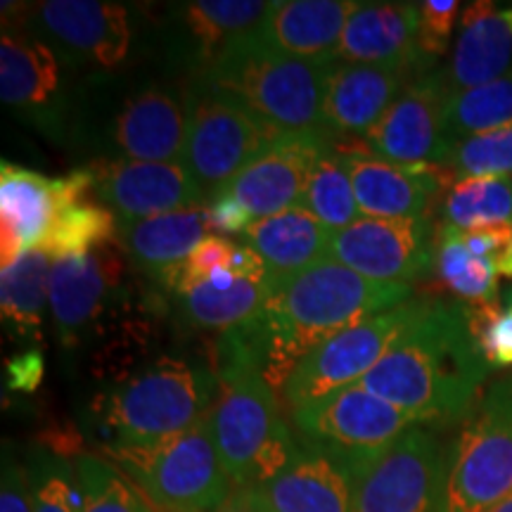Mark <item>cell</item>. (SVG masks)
Segmentation results:
<instances>
[{
	"instance_id": "ffe728a7",
	"label": "cell",
	"mask_w": 512,
	"mask_h": 512,
	"mask_svg": "<svg viewBox=\"0 0 512 512\" xmlns=\"http://www.w3.org/2000/svg\"><path fill=\"white\" fill-rule=\"evenodd\" d=\"M93 192L119 223L204 207V195L183 164L98 159L91 164Z\"/></svg>"
},
{
	"instance_id": "7c38bea8",
	"label": "cell",
	"mask_w": 512,
	"mask_h": 512,
	"mask_svg": "<svg viewBox=\"0 0 512 512\" xmlns=\"http://www.w3.org/2000/svg\"><path fill=\"white\" fill-rule=\"evenodd\" d=\"M266 12L261 0L171 3L159 19V48L166 64L192 83L254 41Z\"/></svg>"
},
{
	"instance_id": "7a4b0ae2",
	"label": "cell",
	"mask_w": 512,
	"mask_h": 512,
	"mask_svg": "<svg viewBox=\"0 0 512 512\" xmlns=\"http://www.w3.org/2000/svg\"><path fill=\"white\" fill-rule=\"evenodd\" d=\"M491 370L472 337L465 304L415 302L399 337L358 387L411 413L420 425H451L472 411Z\"/></svg>"
},
{
	"instance_id": "4316f807",
	"label": "cell",
	"mask_w": 512,
	"mask_h": 512,
	"mask_svg": "<svg viewBox=\"0 0 512 512\" xmlns=\"http://www.w3.org/2000/svg\"><path fill=\"white\" fill-rule=\"evenodd\" d=\"M256 491L273 512H351L354 472L302 444L292 463Z\"/></svg>"
},
{
	"instance_id": "836d02e7",
	"label": "cell",
	"mask_w": 512,
	"mask_h": 512,
	"mask_svg": "<svg viewBox=\"0 0 512 512\" xmlns=\"http://www.w3.org/2000/svg\"><path fill=\"white\" fill-rule=\"evenodd\" d=\"M302 207L309 209L332 233L349 228L351 223L363 219L356 202L354 185H351V176L337 145L328 147L323 157L318 159L309 185L304 190Z\"/></svg>"
},
{
	"instance_id": "603a6c76",
	"label": "cell",
	"mask_w": 512,
	"mask_h": 512,
	"mask_svg": "<svg viewBox=\"0 0 512 512\" xmlns=\"http://www.w3.org/2000/svg\"><path fill=\"white\" fill-rule=\"evenodd\" d=\"M356 0H275L256 41L271 53L313 64H335Z\"/></svg>"
},
{
	"instance_id": "ba28073f",
	"label": "cell",
	"mask_w": 512,
	"mask_h": 512,
	"mask_svg": "<svg viewBox=\"0 0 512 512\" xmlns=\"http://www.w3.org/2000/svg\"><path fill=\"white\" fill-rule=\"evenodd\" d=\"M3 3V19L55 50L69 72L102 79L128 60L136 38L131 8L102 0H43L36 5Z\"/></svg>"
},
{
	"instance_id": "d4e9b609",
	"label": "cell",
	"mask_w": 512,
	"mask_h": 512,
	"mask_svg": "<svg viewBox=\"0 0 512 512\" xmlns=\"http://www.w3.org/2000/svg\"><path fill=\"white\" fill-rule=\"evenodd\" d=\"M420 3H358L347 19L337 60L432 69L418 53Z\"/></svg>"
},
{
	"instance_id": "60d3db41",
	"label": "cell",
	"mask_w": 512,
	"mask_h": 512,
	"mask_svg": "<svg viewBox=\"0 0 512 512\" xmlns=\"http://www.w3.org/2000/svg\"><path fill=\"white\" fill-rule=\"evenodd\" d=\"M458 15V0H425V3H420L418 53L427 67H432V62L446 53L448 38H451Z\"/></svg>"
},
{
	"instance_id": "83f0119b",
	"label": "cell",
	"mask_w": 512,
	"mask_h": 512,
	"mask_svg": "<svg viewBox=\"0 0 512 512\" xmlns=\"http://www.w3.org/2000/svg\"><path fill=\"white\" fill-rule=\"evenodd\" d=\"M330 240L332 230L325 228L302 204L254 221L245 230V245L264 261L271 285L294 278L328 259Z\"/></svg>"
},
{
	"instance_id": "ee69618b",
	"label": "cell",
	"mask_w": 512,
	"mask_h": 512,
	"mask_svg": "<svg viewBox=\"0 0 512 512\" xmlns=\"http://www.w3.org/2000/svg\"><path fill=\"white\" fill-rule=\"evenodd\" d=\"M43 370H46V358H43L41 349L22 351L19 356L10 358L8 366H5V384L12 392L31 394L41 384Z\"/></svg>"
},
{
	"instance_id": "f35d334b",
	"label": "cell",
	"mask_w": 512,
	"mask_h": 512,
	"mask_svg": "<svg viewBox=\"0 0 512 512\" xmlns=\"http://www.w3.org/2000/svg\"><path fill=\"white\" fill-rule=\"evenodd\" d=\"M446 166L458 178H510L512 176V124L458 140Z\"/></svg>"
},
{
	"instance_id": "44dd1931",
	"label": "cell",
	"mask_w": 512,
	"mask_h": 512,
	"mask_svg": "<svg viewBox=\"0 0 512 512\" xmlns=\"http://www.w3.org/2000/svg\"><path fill=\"white\" fill-rule=\"evenodd\" d=\"M332 136L335 133L328 128L287 133L242 169L221 192H228L245 204L256 221L299 207L318 159L335 145Z\"/></svg>"
},
{
	"instance_id": "7402d4cb",
	"label": "cell",
	"mask_w": 512,
	"mask_h": 512,
	"mask_svg": "<svg viewBox=\"0 0 512 512\" xmlns=\"http://www.w3.org/2000/svg\"><path fill=\"white\" fill-rule=\"evenodd\" d=\"M358 209L366 219H420L439 190L456 178L441 164H394L370 150H342ZM453 185V183H451Z\"/></svg>"
},
{
	"instance_id": "3957f363",
	"label": "cell",
	"mask_w": 512,
	"mask_h": 512,
	"mask_svg": "<svg viewBox=\"0 0 512 512\" xmlns=\"http://www.w3.org/2000/svg\"><path fill=\"white\" fill-rule=\"evenodd\" d=\"M216 375L219 394L209 413L216 451L235 489H259L292 463L302 444L264 375L252 368H226Z\"/></svg>"
},
{
	"instance_id": "d6986e66",
	"label": "cell",
	"mask_w": 512,
	"mask_h": 512,
	"mask_svg": "<svg viewBox=\"0 0 512 512\" xmlns=\"http://www.w3.org/2000/svg\"><path fill=\"white\" fill-rule=\"evenodd\" d=\"M188 140V95L166 86L128 93L105 126V159L126 162H183Z\"/></svg>"
},
{
	"instance_id": "bcb514c9",
	"label": "cell",
	"mask_w": 512,
	"mask_h": 512,
	"mask_svg": "<svg viewBox=\"0 0 512 512\" xmlns=\"http://www.w3.org/2000/svg\"><path fill=\"white\" fill-rule=\"evenodd\" d=\"M496 271L501 278H512V242L508 245V249H505V252L496 259Z\"/></svg>"
},
{
	"instance_id": "d590c367",
	"label": "cell",
	"mask_w": 512,
	"mask_h": 512,
	"mask_svg": "<svg viewBox=\"0 0 512 512\" xmlns=\"http://www.w3.org/2000/svg\"><path fill=\"white\" fill-rule=\"evenodd\" d=\"M83 512H159L117 465L100 453H76Z\"/></svg>"
},
{
	"instance_id": "30bf717a",
	"label": "cell",
	"mask_w": 512,
	"mask_h": 512,
	"mask_svg": "<svg viewBox=\"0 0 512 512\" xmlns=\"http://www.w3.org/2000/svg\"><path fill=\"white\" fill-rule=\"evenodd\" d=\"M283 136L287 133L261 124L233 100L190 86L188 140L181 164L211 202Z\"/></svg>"
},
{
	"instance_id": "ab89813d",
	"label": "cell",
	"mask_w": 512,
	"mask_h": 512,
	"mask_svg": "<svg viewBox=\"0 0 512 512\" xmlns=\"http://www.w3.org/2000/svg\"><path fill=\"white\" fill-rule=\"evenodd\" d=\"M467 323L491 368L512 366V311H503L498 302L465 304Z\"/></svg>"
},
{
	"instance_id": "cb8c5ba5",
	"label": "cell",
	"mask_w": 512,
	"mask_h": 512,
	"mask_svg": "<svg viewBox=\"0 0 512 512\" xmlns=\"http://www.w3.org/2000/svg\"><path fill=\"white\" fill-rule=\"evenodd\" d=\"M420 72L427 69L335 62L325 86L323 126L332 133L363 136Z\"/></svg>"
},
{
	"instance_id": "6da1fadb",
	"label": "cell",
	"mask_w": 512,
	"mask_h": 512,
	"mask_svg": "<svg viewBox=\"0 0 512 512\" xmlns=\"http://www.w3.org/2000/svg\"><path fill=\"white\" fill-rule=\"evenodd\" d=\"M411 285L377 283L323 259L294 278L271 285L264 309L216 342V373L252 368L283 392L294 368L337 332L411 299Z\"/></svg>"
},
{
	"instance_id": "9a60e30c",
	"label": "cell",
	"mask_w": 512,
	"mask_h": 512,
	"mask_svg": "<svg viewBox=\"0 0 512 512\" xmlns=\"http://www.w3.org/2000/svg\"><path fill=\"white\" fill-rule=\"evenodd\" d=\"M413 306L415 302H406L392 311L370 316L313 349L283 387L290 413L361 382L399 337Z\"/></svg>"
},
{
	"instance_id": "8992f818",
	"label": "cell",
	"mask_w": 512,
	"mask_h": 512,
	"mask_svg": "<svg viewBox=\"0 0 512 512\" xmlns=\"http://www.w3.org/2000/svg\"><path fill=\"white\" fill-rule=\"evenodd\" d=\"M100 456L119 467L159 512H219L235 486L216 451L209 418L150 444H107Z\"/></svg>"
},
{
	"instance_id": "7bdbcfd3",
	"label": "cell",
	"mask_w": 512,
	"mask_h": 512,
	"mask_svg": "<svg viewBox=\"0 0 512 512\" xmlns=\"http://www.w3.org/2000/svg\"><path fill=\"white\" fill-rule=\"evenodd\" d=\"M209 209V228L211 235H238L245 233V230L252 226V211H249L240 200H235L228 192H221L214 200L207 204Z\"/></svg>"
},
{
	"instance_id": "7dc6e473",
	"label": "cell",
	"mask_w": 512,
	"mask_h": 512,
	"mask_svg": "<svg viewBox=\"0 0 512 512\" xmlns=\"http://www.w3.org/2000/svg\"><path fill=\"white\" fill-rule=\"evenodd\" d=\"M494 512H512V491H510V496L505 498V501L498 505V508L494 510Z\"/></svg>"
},
{
	"instance_id": "8d00e7d4",
	"label": "cell",
	"mask_w": 512,
	"mask_h": 512,
	"mask_svg": "<svg viewBox=\"0 0 512 512\" xmlns=\"http://www.w3.org/2000/svg\"><path fill=\"white\" fill-rule=\"evenodd\" d=\"M119 223L117 216L102 204L81 202L62 209L50 226L46 240L41 242L43 252L62 259V256L91 254L107 242L117 240Z\"/></svg>"
},
{
	"instance_id": "52a82bcc",
	"label": "cell",
	"mask_w": 512,
	"mask_h": 512,
	"mask_svg": "<svg viewBox=\"0 0 512 512\" xmlns=\"http://www.w3.org/2000/svg\"><path fill=\"white\" fill-rule=\"evenodd\" d=\"M512 491V377L484 389L446 448L441 512H494Z\"/></svg>"
},
{
	"instance_id": "5bb4252c",
	"label": "cell",
	"mask_w": 512,
	"mask_h": 512,
	"mask_svg": "<svg viewBox=\"0 0 512 512\" xmlns=\"http://www.w3.org/2000/svg\"><path fill=\"white\" fill-rule=\"evenodd\" d=\"M0 98L55 145H69L74 100L67 67L53 48L12 27L0 38Z\"/></svg>"
},
{
	"instance_id": "c3c4849f",
	"label": "cell",
	"mask_w": 512,
	"mask_h": 512,
	"mask_svg": "<svg viewBox=\"0 0 512 512\" xmlns=\"http://www.w3.org/2000/svg\"><path fill=\"white\" fill-rule=\"evenodd\" d=\"M505 302H508V309L512 311V287H510L508 292H505Z\"/></svg>"
},
{
	"instance_id": "277c9868",
	"label": "cell",
	"mask_w": 512,
	"mask_h": 512,
	"mask_svg": "<svg viewBox=\"0 0 512 512\" xmlns=\"http://www.w3.org/2000/svg\"><path fill=\"white\" fill-rule=\"evenodd\" d=\"M332 67L271 53L254 38L190 86L233 100L275 131L306 133L325 128L323 98Z\"/></svg>"
},
{
	"instance_id": "8fae6325",
	"label": "cell",
	"mask_w": 512,
	"mask_h": 512,
	"mask_svg": "<svg viewBox=\"0 0 512 512\" xmlns=\"http://www.w3.org/2000/svg\"><path fill=\"white\" fill-rule=\"evenodd\" d=\"M292 420L302 444L328 453L351 472L373 463L401 434L420 425L411 413L358 384L299 408Z\"/></svg>"
},
{
	"instance_id": "d6a6232c",
	"label": "cell",
	"mask_w": 512,
	"mask_h": 512,
	"mask_svg": "<svg viewBox=\"0 0 512 512\" xmlns=\"http://www.w3.org/2000/svg\"><path fill=\"white\" fill-rule=\"evenodd\" d=\"M441 211L444 223L460 230L512 223V178H458Z\"/></svg>"
},
{
	"instance_id": "484cf974",
	"label": "cell",
	"mask_w": 512,
	"mask_h": 512,
	"mask_svg": "<svg viewBox=\"0 0 512 512\" xmlns=\"http://www.w3.org/2000/svg\"><path fill=\"white\" fill-rule=\"evenodd\" d=\"M512 69V8L470 3L460 15V36L444 74L448 95L486 86Z\"/></svg>"
},
{
	"instance_id": "f546056e",
	"label": "cell",
	"mask_w": 512,
	"mask_h": 512,
	"mask_svg": "<svg viewBox=\"0 0 512 512\" xmlns=\"http://www.w3.org/2000/svg\"><path fill=\"white\" fill-rule=\"evenodd\" d=\"M268 294H271L268 278H242L226 290L216 287L207 278L171 292V297H174L178 318L188 328L223 335L259 316Z\"/></svg>"
},
{
	"instance_id": "1f68e13d",
	"label": "cell",
	"mask_w": 512,
	"mask_h": 512,
	"mask_svg": "<svg viewBox=\"0 0 512 512\" xmlns=\"http://www.w3.org/2000/svg\"><path fill=\"white\" fill-rule=\"evenodd\" d=\"M432 278L463 299L465 304H489L498 297V275L494 259L472 254L460 240V230L441 223L434 233Z\"/></svg>"
},
{
	"instance_id": "4dcf8cb0",
	"label": "cell",
	"mask_w": 512,
	"mask_h": 512,
	"mask_svg": "<svg viewBox=\"0 0 512 512\" xmlns=\"http://www.w3.org/2000/svg\"><path fill=\"white\" fill-rule=\"evenodd\" d=\"M53 256L43 249L19 254L0 271V311L12 339L38 342L43 337L46 304H50Z\"/></svg>"
},
{
	"instance_id": "e0dca14e",
	"label": "cell",
	"mask_w": 512,
	"mask_h": 512,
	"mask_svg": "<svg viewBox=\"0 0 512 512\" xmlns=\"http://www.w3.org/2000/svg\"><path fill=\"white\" fill-rule=\"evenodd\" d=\"M328 259L377 283H406L432 271L434 233L420 219H358L332 233Z\"/></svg>"
},
{
	"instance_id": "74e56055",
	"label": "cell",
	"mask_w": 512,
	"mask_h": 512,
	"mask_svg": "<svg viewBox=\"0 0 512 512\" xmlns=\"http://www.w3.org/2000/svg\"><path fill=\"white\" fill-rule=\"evenodd\" d=\"M24 465L34 512H83V494L74 460L53 446H31Z\"/></svg>"
},
{
	"instance_id": "ac0fdd59",
	"label": "cell",
	"mask_w": 512,
	"mask_h": 512,
	"mask_svg": "<svg viewBox=\"0 0 512 512\" xmlns=\"http://www.w3.org/2000/svg\"><path fill=\"white\" fill-rule=\"evenodd\" d=\"M93 190V171L76 169L62 178H48L36 171L3 162L0 166V252L3 266L19 254L41 247L50 226L62 209L81 204Z\"/></svg>"
},
{
	"instance_id": "5b68a950",
	"label": "cell",
	"mask_w": 512,
	"mask_h": 512,
	"mask_svg": "<svg viewBox=\"0 0 512 512\" xmlns=\"http://www.w3.org/2000/svg\"><path fill=\"white\" fill-rule=\"evenodd\" d=\"M216 394L219 375L214 370L176 356H162L124 375L95 406L117 437L114 441L150 444L209 418Z\"/></svg>"
},
{
	"instance_id": "9c48e42d",
	"label": "cell",
	"mask_w": 512,
	"mask_h": 512,
	"mask_svg": "<svg viewBox=\"0 0 512 512\" xmlns=\"http://www.w3.org/2000/svg\"><path fill=\"white\" fill-rule=\"evenodd\" d=\"M128 275L117 240L91 254L53 259L50 268V318L64 349L110 342L128 323Z\"/></svg>"
},
{
	"instance_id": "f6af8a7d",
	"label": "cell",
	"mask_w": 512,
	"mask_h": 512,
	"mask_svg": "<svg viewBox=\"0 0 512 512\" xmlns=\"http://www.w3.org/2000/svg\"><path fill=\"white\" fill-rule=\"evenodd\" d=\"M219 512H273L256 489H235Z\"/></svg>"
},
{
	"instance_id": "e575fe53",
	"label": "cell",
	"mask_w": 512,
	"mask_h": 512,
	"mask_svg": "<svg viewBox=\"0 0 512 512\" xmlns=\"http://www.w3.org/2000/svg\"><path fill=\"white\" fill-rule=\"evenodd\" d=\"M508 124H512V69L486 86L470 88L448 98L446 138L451 147L458 140Z\"/></svg>"
},
{
	"instance_id": "4fadbf2b",
	"label": "cell",
	"mask_w": 512,
	"mask_h": 512,
	"mask_svg": "<svg viewBox=\"0 0 512 512\" xmlns=\"http://www.w3.org/2000/svg\"><path fill=\"white\" fill-rule=\"evenodd\" d=\"M446 448L430 427L413 425L354 472L351 512H441Z\"/></svg>"
},
{
	"instance_id": "2e32d148",
	"label": "cell",
	"mask_w": 512,
	"mask_h": 512,
	"mask_svg": "<svg viewBox=\"0 0 512 512\" xmlns=\"http://www.w3.org/2000/svg\"><path fill=\"white\" fill-rule=\"evenodd\" d=\"M448 95L441 69H427L399 93L366 138L373 155L394 164H441L451 155L446 138Z\"/></svg>"
},
{
	"instance_id": "f1b7e54d",
	"label": "cell",
	"mask_w": 512,
	"mask_h": 512,
	"mask_svg": "<svg viewBox=\"0 0 512 512\" xmlns=\"http://www.w3.org/2000/svg\"><path fill=\"white\" fill-rule=\"evenodd\" d=\"M207 235H211V228L209 209L204 204L152 219L119 223L117 242L138 271L162 283L164 275L185 264Z\"/></svg>"
},
{
	"instance_id": "b9f144b4",
	"label": "cell",
	"mask_w": 512,
	"mask_h": 512,
	"mask_svg": "<svg viewBox=\"0 0 512 512\" xmlns=\"http://www.w3.org/2000/svg\"><path fill=\"white\" fill-rule=\"evenodd\" d=\"M0 512H34L27 465L15 458L5 446L3 451V479H0Z\"/></svg>"
}]
</instances>
